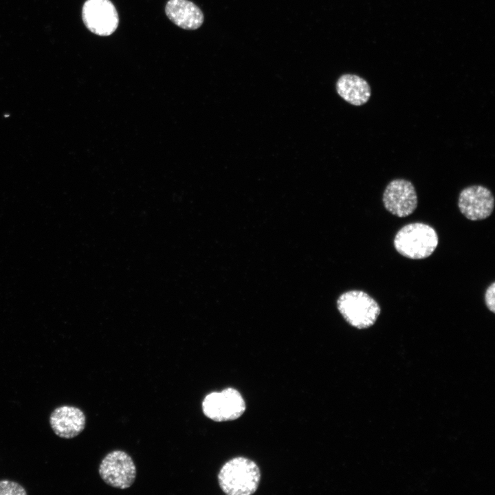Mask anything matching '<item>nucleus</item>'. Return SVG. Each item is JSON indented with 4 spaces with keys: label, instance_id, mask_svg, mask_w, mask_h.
I'll list each match as a JSON object with an SVG mask.
<instances>
[{
    "label": "nucleus",
    "instance_id": "nucleus-3",
    "mask_svg": "<svg viewBox=\"0 0 495 495\" xmlns=\"http://www.w3.org/2000/svg\"><path fill=\"white\" fill-rule=\"evenodd\" d=\"M337 307L345 320L360 329L373 326L381 312L377 301L360 290H351L341 294L337 300Z\"/></svg>",
    "mask_w": 495,
    "mask_h": 495
},
{
    "label": "nucleus",
    "instance_id": "nucleus-12",
    "mask_svg": "<svg viewBox=\"0 0 495 495\" xmlns=\"http://www.w3.org/2000/svg\"><path fill=\"white\" fill-rule=\"evenodd\" d=\"M25 487L19 483L3 479L0 480V495H26Z\"/></svg>",
    "mask_w": 495,
    "mask_h": 495
},
{
    "label": "nucleus",
    "instance_id": "nucleus-8",
    "mask_svg": "<svg viewBox=\"0 0 495 495\" xmlns=\"http://www.w3.org/2000/svg\"><path fill=\"white\" fill-rule=\"evenodd\" d=\"M460 212L469 220L478 221L487 218L494 208V197L490 189L474 185L463 188L458 199Z\"/></svg>",
    "mask_w": 495,
    "mask_h": 495
},
{
    "label": "nucleus",
    "instance_id": "nucleus-13",
    "mask_svg": "<svg viewBox=\"0 0 495 495\" xmlns=\"http://www.w3.org/2000/svg\"><path fill=\"white\" fill-rule=\"evenodd\" d=\"M485 302L487 309L495 313V283L492 282L485 293Z\"/></svg>",
    "mask_w": 495,
    "mask_h": 495
},
{
    "label": "nucleus",
    "instance_id": "nucleus-11",
    "mask_svg": "<svg viewBox=\"0 0 495 495\" xmlns=\"http://www.w3.org/2000/svg\"><path fill=\"white\" fill-rule=\"evenodd\" d=\"M336 88L342 98L355 106L364 104L371 96L368 82L355 74L342 75L336 82Z\"/></svg>",
    "mask_w": 495,
    "mask_h": 495
},
{
    "label": "nucleus",
    "instance_id": "nucleus-9",
    "mask_svg": "<svg viewBox=\"0 0 495 495\" xmlns=\"http://www.w3.org/2000/svg\"><path fill=\"white\" fill-rule=\"evenodd\" d=\"M50 424L58 437L72 439L80 434L85 429L86 417L79 408L62 405L53 410L50 415Z\"/></svg>",
    "mask_w": 495,
    "mask_h": 495
},
{
    "label": "nucleus",
    "instance_id": "nucleus-5",
    "mask_svg": "<svg viewBox=\"0 0 495 495\" xmlns=\"http://www.w3.org/2000/svg\"><path fill=\"white\" fill-rule=\"evenodd\" d=\"M98 472L107 485L124 490L134 483L137 471L131 456L123 450L109 452L101 461Z\"/></svg>",
    "mask_w": 495,
    "mask_h": 495
},
{
    "label": "nucleus",
    "instance_id": "nucleus-2",
    "mask_svg": "<svg viewBox=\"0 0 495 495\" xmlns=\"http://www.w3.org/2000/svg\"><path fill=\"white\" fill-rule=\"evenodd\" d=\"M439 239L430 226L415 222L402 227L394 239L395 250L402 256L411 259L429 257L438 245Z\"/></svg>",
    "mask_w": 495,
    "mask_h": 495
},
{
    "label": "nucleus",
    "instance_id": "nucleus-6",
    "mask_svg": "<svg viewBox=\"0 0 495 495\" xmlns=\"http://www.w3.org/2000/svg\"><path fill=\"white\" fill-rule=\"evenodd\" d=\"M82 19L91 32L101 36L112 34L119 24L118 13L110 0H87L82 6Z\"/></svg>",
    "mask_w": 495,
    "mask_h": 495
},
{
    "label": "nucleus",
    "instance_id": "nucleus-1",
    "mask_svg": "<svg viewBox=\"0 0 495 495\" xmlns=\"http://www.w3.org/2000/svg\"><path fill=\"white\" fill-rule=\"evenodd\" d=\"M261 479L257 464L250 459L238 456L226 462L218 474V482L222 491L228 495L254 494Z\"/></svg>",
    "mask_w": 495,
    "mask_h": 495
},
{
    "label": "nucleus",
    "instance_id": "nucleus-10",
    "mask_svg": "<svg viewBox=\"0 0 495 495\" xmlns=\"http://www.w3.org/2000/svg\"><path fill=\"white\" fill-rule=\"evenodd\" d=\"M165 12L174 24L184 30H197L204 21L201 10L188 0H168Z\"/></svg>",
    "mask_w": 495,
    "mask_h": 495
},
{
    "label": "nucleus",
    "instance_id": "nucleus-7",
    "mask_svg": "<svg viewBox=\"0 0 495 495\" xmlns=\"http://www.w3.org/2000/svg\"><path fill=\"white\" fill-rule=\"evenodd\" d=\"M382 201L386 210L398 217L411 214L417 208V192L411 182L395 179L384 189Z\"/></svg>",
    "mask_w": 495,
    "mask_h": 495
},
{
    "label": "nucleus",
    "instance_id": "nucleus-4",
    "mask_svg": "<svg viewBox=\"0 0 495 495\" xmlns=\"http://www.w3.org/2000/svg\"><path fill=\"white\" fill-rule=\"evenodd\" d=\"M245 408V402L241 394L231 387L220 392L210 393L202 402L204 415L217 422L235 420L243 414Z\"/></svg>",
    "mask_w": 495,
    "mask_h": 495
}]
</instances>
